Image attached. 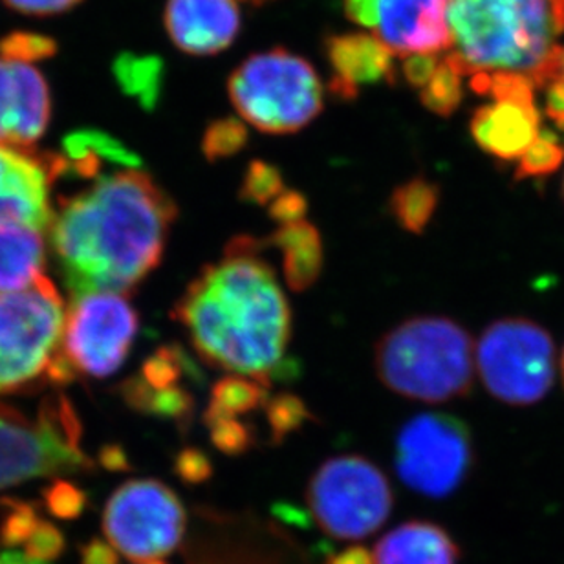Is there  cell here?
Segmentation results:
<instances>
[{
	"instance_id": "39",
	"label": "cell",
	"mask_w": 564,
	"mask_h": 564,
	"mask_svg": "<svg viewBox=\"0 0 564 564\" xmlns=\"http://www.w3.org/2000/svg\"><path fill=\"white\" fill-rule=\"evenodd\" d=\"M308 209V200L306 196L301 195L297 191L284 189L275 200L268 206V215L272 218L273 223L279 226H286V224L297 223L303 220Z\"/></svg>"
},
{
	"instance_id": "50",
	"label": "cell",
	"mask_w": 564,
	"mask_h": 564,
	"mask_svg": "<svg viewBox=\"0 0 564 564\" xmlns=\"http://www.w3.org/2000/svg\"><path fill=\"white\" fill-rule=\"evenodd\" d=\"M147 564H163V563H160V561H158V563H147Z\"/></svg>"
},
{
	"instance_id": "12",
	"label": "cell",
	"mask_w": 564,
	"mask_h": 564,
	"mask_svg": "<svg viewBox=\"0 0 564 564\" xmlns=\"http://www.w3.org/2000/svg\"><path fill=\"white\" fill-rule=\"evenodd\" d=\"M61 348L77 375L109 378L126 364L138 334V314L121 293L72 295Z\"/></svg>"
},
{
	"instance_id": "25",
	"label": "cell",
	"mask_w": 564,
	"mask_h": 564,
	"mask_svg": "<svg viewBox=\"0 0 564 564\" xmlns=\"http://www.w3.org/2000/svg\"><path fill=\"white\" fill-rule=\"evenodd\" d=\"M268 389L270 387L248 376H228L213 387L207 413L242 419L257 409L264 408V403L270 398Z\"/></svg>"
},
{
	"instance_id": "26",
	"label": "cell",
	"mask_w": 564,
	"mask_h": 564,
	"mask_svg": "<svg viewBox=\"0 0 564 564\" xmlns=\"http://www.w3.org/2000/svg\"><path fill=\"white\" fill-rule=\"evenodd\" d=\"M115 76L121 90L140 101L141 107L154 109L162 94L163 63L156 57L121 55L116 61Z\"/></svg>"
},
{
	"instance_id": "38",
	"label": "cell",
	"mask_w": 564,
	"mask_h": 564,
	"mask_svg": "<svg viewBox=\"0 0 564 564\" xmlns=\"http://www.w3.org/2000/svg\"><path fill=\"white\" fill-rule=\"evenodd\" d=\"M174 473L187 486H198L212 478V458L198 447H185L174 458Z\"/></svg>"
},
{
	"instance_id": "48",
	"label": "cell",
	"mask_w": 564,
	"mask_h": 564,
	"mask_svg": "<svg viewBox=\"0 0 564 564\" xmlns=\"http://www.w3.org/2000/svg\"><path fill=\"white\" fill-rule=\"evenodd\" d=\"M561 370H563V380H564V350H563V359H561Z\"/></svg>"
},
{
	"instance_id": "36",
	"label": "cell",
	"mask_w": 564,
	"mask_h": 564,
	"mask_svg": "<svg viewBox=\"0 0 564 564\" xmlns=\"http://www.w3.org/2000/svg\"><path fill=\"white\" fill-rule=\"evenodd\" d=\"M57 50V44L50 37L39 33L17 32L0 41V55L4 59L33 63V61L52 57Z\"/></svg>"
},
{
	"instance_id": "31",
	"label": "cell",
	"mask_w": 564,
	"mask_h": 564,
	"mask_svg": "<svg viewBox=\"0 0 564 564\" xmlns=\"http://www.w3.org/2000/svg\"><path fill=\"white\" fill-rule=\"evenodd\" d=\"M267 409L268 427L272 434V444L279 445L290 436L303 429L304 423L312 422V413L306 403L295 394H279L268 398L264 403Z\"/></svg>"
},
{
	"instance_id": "44",
	"label": "cell",
	"mask_w": 564,
	"mask_h": 564,
	"mask_svg": "<svg viewBox=\"0 0 564 564\" xmlns=\"http://www.w3.org/2000/svg\"><path fill=\"white\" fill-rule=\"evenodd\" d=\"M99 462L109 471H129L131 469L126 451L121 449L120 445H105L99 453Z\"/></svg>"
},
{
	"instance_id": "15",
	"label": "cell",
	"mask_w": 564,
	"mask_h": 564,
	"mask_svg": "<svg viewBox=\"0 0 564 564\" xmlns=\"http://www.w3.org/2000/svg\"><path fill=\"white\" fill-rule=\"evenodd\" d=\"M50 121L43 74L21 61L0 57V145L32 149Z\"/></svg>"
},
{
	"instance_id": "40",
	"label": "cell",
	"mask_w": 564,
	"mask_h": 564,
	"mask_svg": "<svg viewBox=\"0 0 564 564\" xmlns=\"http://www.w3.org/2000/svg\"><path fill=\"white\" fill-rule=\"evenodd\" d=\"M543 90L546 93V116L564 131V48H561L554 76L550 77Z\"/></svg>"
},
{
	"instance_id": "37",
	"label": "cell",
	"mask_w": 564,
	"mask_h": 564,
	"mask_svg": "<svg viewBox=\"0 0 564 564\" xmlns=\"http://www.w3.org/2000/svg\"><path fill=\"white\" fill-rule=\"evenodd\" d=\"M65 546V535L59 528L52 522L41 521L24 544V554L41 563H48L61 557Z\"/></svg>"
},
{
	"instance_id": "20",
	"label": "cell",
	"mask_w": 564,
	"mask_h": 564,
	"mask_svg": "<svg viewBox=\"0 0 564 564\" xmlns=\"http://www.w3.org/2000/svg\"><path fill=\"white\" fill-rule=\"evenodd\" d=\"M43 231L21 224H0V292H22L44 275Z\"/></svg>"
},
{
	"instance_id": "2",
	"label": "cell",
	"mask_w": 564,
	"mask_h": 564,
	"mask_svg": "<svg viewBox=\"0 0 564 564\" xmlns=\"http://www.w3.org/2000/svg\"><path fill=\"white\" fill-rule=\"evenodd\" d=\"M261 250V240L235 237L223 259L185 288L171 315L207 365L270 387L286 359L292 308Z\"/></svg>"
},
{
	"instance_id": "24",
	"label": "cell",
	"mask_w": 564,
	"mask_h": 564,
	"mask_svg": "<svg viewBox=\"0 0 564 564\" xmlns=\"http://www.w3.org/2000/svg\"><path fill=\"white\" fill-rule=\"evenodd\" d=\"M438 185L423 176H414L392 191L389 213L400 228L409 234L422 235L438 209Z\"/></svg>"
},
{
	"instance_id": "4",
	"label": "cell",
	"mask_w": 564,
	"mask_h": 564,
	"mask_svg": "<svg viewBox=\"0 0 564 564\" xmlns=\"http://www.w3.org/2000/svg\"><path fill=\"white\" fill-rule=\"evenodd\" d=\"M375 365L387 389L427 403L467 397L477 370L469 332L440 315L413 317L387 332L376 345Z\"/></svg>"
},
{
	"instance_id": "32",
	"label": "cell",
	"mask_w": 564,
	"mask_h": 564,
	"mask_svg": "<svg viewBox=\"0 0 564 564\" xmlns=\"http://www.w3.org/2000/svg\"><path fill=\"white\" fill-rule=\"evenodd\" d=\"M284 189L286 187L279 167L262 160H253L240 182L239 198L246 204L268 207Z\"/></svg>"
},
{
	"instance_id": "19",
	"label": "cell",
	"mask_w": 564,
	"mask_h": 564,
	"mask_svg": "<svg viewBox=\"0 0 564 564\" xmlns=\"http://www.w3.org/2000/svg\"><path fill=\"white\" fill-rule=\"evenodd\" d=\"M460 549L444 528L427 521L403 522L376 544L375 564H458Z\"/></svg>"
},
{
	"instance_id": "3",
	"label": "cell",
	"mask_w": 564,
	"mask_h": 564,
	"mask_svg": "<svg viewBox=\"0 0 564 564\" xmlns=\"http://www.w3.org/2000/svg\"><path fill=\"white\" fill-rule=\"evenodd\" d=\"M453 59L466 76L513 72L539 88L564 33V0H449Z\"/></svg>"
},
{
	"instance_id": "13",
	"label": "cell",
	"mask_w": 564,
	"mask_h": 564,
	"mask_svg": "<svg viewBox=\"0 0 564 564\" xmlns=\"http://www.w3.org/2000/svg\"><path fill=\"white\" fill-rule=\"evenodd\" d=\"M350 21L367 28L394 55L451 50L449 0H343Z\"/></svg>"
},
{
	"instance_id": "9",
	"label": "cell",
	"mask_w": 564,
	"mask_h": 564,
	"mask_svg": "<svg viewBox=\"0 0 564 564\" xmlns=\"http://www.w3.org/2000/svg\"><path fill=\"white\" fill-rule=\"evenodd\" d=\"M306 500L321 530L345 541L378 532L394 505L380 467L356 455L326 460L310 480Z\"/></svg>"
},
{
	"instance_id": "1",
	"label": "cell",
	"mask_w": 564,
	"mask_h": 564,
	"mask_svg": "<svg viewBox=\"0 0 564 564\" xmlns=\"http://www.w3.org/2000/svg\"><path fill=\"white\" fill-rule=\"evenodd\" d=\"M178 218L173 196L140 169L99 176L59 200L50 245L72 295H129L162 262Z\"/></svg>"
},
{
	"instance_id": "6",
	"label": "cell",
	"mask_w": 564,
	"mask_h": 564,
	"mask_svg": "<svg viewBox=\"0 0 564 564\" xmlns=\"http://www.w3.org/2000/svg\"><path fill=\"white\" fill-rule=\"evenodd\" d=\"M242 120L267 134H293L323 110V85L308 61L275 48L248 57L228 82Z\"/></svg>"
},
{
	"instance_id": "35",
	"label": "cell",
	"mask_w": 564,
	"mask_h": 564,
	"mask_svg": "<svg viewBox=\"0 0 564 564\" xmlns=\"http://www.w3.org/2000/svg\"><path fill=\"white\" fill-rule=\"evenodd\" d=\"M43 497L50 516L63 521H74L77 517H82L88 505L87 494L82 488H77L76 484L63 478H57L48 489H44Z\"/></svg>"
},
{
	"instance_id": "5",
	"label": "cell",
	"mask_w": 564,
	"mask_h": 564,
	"mask_svg": "<svg viewBox=\"0 0 564 564\" xmlns=\"http://www.w3.org/2000/svg\"><path fill=\"white\" fill-rule=\"evenodd\" d=\"M65 314L48 278L22 292H0V394L76 380L61 348Z\"/></svg>"
},
{
	"instance_id": "41",
	"label": "cell",
	"mask_w": 564,
	"mask_h": 564,
	"mask_svg": "<svg viewBox=\"0 0 564 564\" xmlns=\"http://www.w3.org/2000/svg\"><path fill=\"white\" fill-rule=\"evenodd\" d=\"M440 59L436 54L409 55L403 63V77L414 88H422L431 79Z\"/></svg>"
},
{
	"instance_id": "47",
	"label": "cell",
	"mask_w": 564,
	"mask_h": 564,
	"mask_svg": "<svg viewBox=\"0 0 564 564\" xmlns=\"http://www.w3.org/2000/svg\"><path fill=\"white\" fill-rule=\"evenodd\" d=\"M0 564H46L41 561L32 560L26 554H19V552H4L0 554Z\"/></svg>"
},
{
	"instance_id": "17",
	"label": "cell",
	"mask_w": 564,
	"mask_h": 564,
	"mask_svg": "<svg viewBox=\"0 0 564 564\" xmlns=\"http://www.w3.org/2000/svg\"><path fill=\"white\" fill-rule=\"evenodd\" d=\"M392 52L372 33H345L326 39L332 66L330 93L352 101L361 87L394 82Z\"/></svg>"
},
{
	"instance_id": "27",
	"label": "cell",
	"mask_w": 564,
	"mask_h": 564,
	"mask_svg": "<svg viewBox=\"0 0 564 564\" xmlns=\"http://www.w3.org/2000/svg\"><path fill=\"white\" fill-rule=\"evenodd\" d=\"M462 77H466V74L460 65L453 59V55H445L444 59H440L431 79L420 88L423 107L445 118L453 115L464 98Z\"/></svg>"
},
{
	"instance_id": "10",
	"label": "cell",
	"mask_w": 564,
	"mask_h": 564,
	"mask_svg": "<svg viewBox=\"0 0 564 564\" xmlns=\"http://www.w3.org/2000/svg\"><path fill=\"white\" fill-rule=\"evenodd\" d=\"M187 513L178 495L156 478H134L110 495L104 532L118 554L138 564L158 563L184 539Z\"/></svg>"
},
{
	"instance_id": "43",
	"label": "cell",
	"mask_w": 564,
	"mask_h": 564,
	"mask_svg": "<svg viewBox=\"0 0 564 564\" xmlns=\"http://www.w3.org/2000/svg\"><path fill=\"white\" fill-rule=\"evenodd\" d=\"M82 564H120V554L107 541L93 539L82 546Z\"/></svg>"
},
{
	"instance_id": "14",
	"label": "cell",
	"mask_w": 564,
	"mask_h": 564,
	"mask_svg": "<svg viewBox=\"0 0 564 564\" xmlns=\"http://www.w3.org/2000/svg\"><path fill=\"white\" fill-rule=\"evenodd\" d=\"M61 176H65V163L59 152L39 154L0 145V224L48 231L55 213L50 189Z\"/></svg>"
},
{
	"instance_id": "33",
	"label": "cell",
	"mask_w": 564,
	"mask_h": 564,
	"mask_svg": "<svg viewBox=\"0 0 564 564\" xmlns=\"http://www.w3.org/2000/svg\"><path fill=\"white\" fill-rule=\"evenodd\" d=\"M248 143V131L245 123L234 118L217 120L209 123L202 138V152L207 162H220L235 156Z\"/></svg>"
},
{
	"instance_id": "18",
	"label": "cell",
	"mask_w": 564,
	"mask_h": 564,
	"mask_svg": "<svg viewBox=\"0 0 564 564\" xmlns=\"http://www.w3.org/2000/svg\"><path fill=\"white\" fill-rule=\"evenodd\" d=\"M541 129L535 101L521 99H494V104L475 110L469 123L475 143L500 162L519 160Z\"/></svg>"
},
{
	"instance_id": "16",
	"label": "cell",
	"mask_w": 564,
	"mask_h": 564,
	"mask_svg": "<svg viewBox=\"0 0 564 564\" xmlns=\"http://www.w3.org/2000/svg\"><path fill=\"white\" fill-rule=\"evenodd\" d=\"M165 28L187 54H218L239 33V6L237 0H167Z\"/></svg>"
},
{
	"instance_id": "7",
	"label": "cell",
	"mask_w": 564,
	"mask_h": 564,
	"mask_svg": "<svg viewBox=\"0 0 564 564\" xmlns=\"http://www.w3.org/2000/svg\"><path fill=\"white\" fill-rule=\"evenodd\" d=\"M82 422L63 397L46 398L35 419L0 402V489L32 478L90 473Z\"/></svg>"
},
{
	"instance_id": "23",
	"label": "cell",
	"mask_w": 564,
	"mask_h": 564,
	"mask_svg": "<svg viewBox=\"0 0 564 564\" xmlns=\"http://www.w3.org/2000/svg\"><path fill=\"white\" fill-rule=\"evenodd\" d=\"M121 398L137 413L169 420L182 431L189 427L195 414V398L184 387L154 389L141 376H132L121 386Z\"/></svg>"
},
{
	"instance_id": "46",
	"label": "cell",
	"mask_w": 564,
	"mask_h": 564,
	"mask_svg": "<svg viewBox=\"0 0 564 564\" xmlns=\"http://www.w3.org/2000/svg\"><path fill=\"white\" fill-rule=\"evenodd\" d=\"M273 516L282 519V522H290L293 527L308 528L310 517L297 506L278 505L273 506Z\"/></svg>"
},
{
	"instance_id": "49",
	"label": "cell",
	"mask_w": 564,
	"mask_h": 564,
	"mask_svg": "<svg viewBox=\"0 0 564 564\" xmlns=\"http://www.w3.org/2000/svg\"><path fill=\"white\" fill-rule=\"evenodd\" d=\"M251 2H264V0H251Z\"/></svg>"
},
{
	"instance_id": "21",
	"label": "cell",
	"mask_w": 564,
	"mask_h": 564,
	"mask_svg": "<svg viewBox=\"0 0 564 564\" xmlns=\"http://www.w3.org/2000/svg\"><path fill=\"white\" fill-rule=\"evenodd\" d=\"M264 245L281 251L284 281L293 292H304L314 286L325 264L323 242L314 224L297 220L279 226Z\"/></svg>"
},
{
	"instance_id": "51",
	"label": "cell",
	"mask_w": 564,
	"mask_h": 564,
	"mask_svg": "<svg viewBox=\"0 0 564 564\" xmlns=\"http://www.w3.org/2000/svg\"><path fill=\"white\" fill-rule=\"evenodd\" d=\"M563 196H564V182H563Z\"/></svg>"
},
{
	"instance_id": "22",
	"label": "cell",
	"mask_w": 564,
	"mask_h": 564,
	"mask_svg": "<svg viewBox=\"0 0 564 564\" xmlns=\"http://www.w3.org/2000/svg\"><path fill=\"white\" fill-rule=\"evenodd\" d=\"M59 154L65 163V174H72L79 180L99 178L105 165L141 167L137 152L127 149L120 140L94 129L68 134L63 140V151Z\"/></svg>"
},
{
	"instance_id": "30",
	"label": "cell",
	"mask_w": 564,
	"mask_h": 564,
	"mask_svg": "<svg viewBox=\"0 0 564 564\" xmlns=\"http://www.w3.org/2000/svg\"><path fill=\"white\" fill-rule=\"evenodd\" d=\"M204 423L213 445L224 455L234 456V458L245 455L256 444V431L242 419L206 411Z\"/></svg>"
},
{
	"instance_id": "11",
	"label": "cell",
	"mask_w": 564,
	"mask_h": 564,
	"mask_svg": "<svg viewBox=\"0 0 564 564\" xmlns=\"http://www.w3.org/2000/svg\"><path fill=\"white\" fill-rule=\"evenodd\" d=\"M475 462L471 431L451 414L425 413L398 433L394 466L409 489L445 499L466 482Z\"/></svg>"
},
{
	"instance_id": "34",
	"label": "cell",
	"mask_w": 564,
	"mask_h": 564,
	"mask_svg": "<svg viewBox=\"0 0 564 564\" xmlns=\"http://www.w3.org/2000/svg\"><path fill=\"white\" fill-rule=\"evenodd\" d=\"M2 516H0V543L4 546H24L33 530L37 528L39 519L35 505L24 500H2Z\"/></svg>"
},
{
	"instance_id": "8",
	"label": "cell",
	"mask_w": 564,
	"mask_h": 564,
	"mask_svg": "<svg viewBox=\"0 0 564 564\" xmlns=\"http://www.w3.org/2000/svg\"><path fill=\"white\" fill-rule=\"evenodd\" d=\"M475 365L491 397L510 405H533L554 387V337L532 319L495 321L478 337Z\"/></svg>"
},
{
	"instance_id": "29",
	"label": "cell",
	"mask_w": 564,
	"mask_h": 564,
	"mask_svg": "<svg viewBox=\"0 0 564 564\" xmlns=\"http://www.w3.org/2000/svg\"><path fill=\"white\" fill-rule=\"evenodd\" d=\"M516 178H543L555 173L564 162V145L561 138L549 129H541L539 137L517 160Z\"/></svg>"
},
{
	"instance_id": "28",
	"label": "cell",
	"mask_w": 564,
	"mask_h": 564,
	"mask_svg": "<svg viewBox=\"0 0 564 564\" xmlns=\"http://www.w3.org/2000/svg\"><path fill=\"white\" fill-rule=\"evenodd\" d=\"M140 376L154 389L180 387L185 376H189L193 380L202 378L195 361L178 345L158 348L156 352L145 359Z\"/></svg>"
},
{
	"instance_id": "42",
	"label": "cell",
	"mask_w": 564,
	"mask_h": 564,
	"mask_svg": "<svg viewBox=\"0 0 564 564\" xmlns=\"http://www.w3.org/2000/svg\"><path fill=\"white\" fill-rule=\"evenodd\" d=\"M4 2L13 10L26 13V15L44 17L70 10L82 0H4Z\"/></svg>"
},
{
	"instance_id": "45",
	"label": "cell",
	"mask_w": 564,
	"mask_h": 564,
	"mask_svg": "<svg viewBox=\"0 0 564 564\" xmlns=\"http://www.w3.org/2000/svg\"><path fill=\"white\" fill-rule=\"evenodd\" d=\"M325 564H375V554L364 546H348L339 554L332 555Z\"/></svg>"
}]
</instances>
